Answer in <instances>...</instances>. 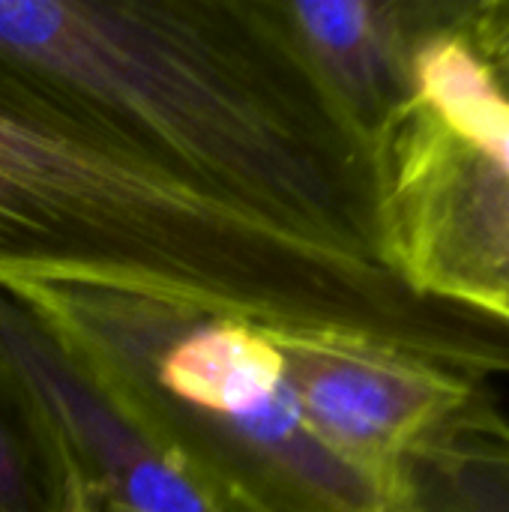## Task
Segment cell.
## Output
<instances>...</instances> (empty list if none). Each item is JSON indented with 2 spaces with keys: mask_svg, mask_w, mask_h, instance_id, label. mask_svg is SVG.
I'll return each mask as SVG.
<instances>
[{
  "mask_svg": "<svg viewBox=\"0 0 509 512\" xmlns=\"http://www.w3.org/2000/svg\"><path fill=\"white\" fill-rule=\"evenodd\" d=\"M27 282L138 291L509 378L507 330L216 198L0 60V285Z\"/></svg>",
  "mask_w": 509,
  "mask_h": 512,
  "instance_id": "1",
  "label": "cell"
},
{
  "mask_svg": "<svg viewBox=\"0 0 509 512\" xmlns=\"http://www.w3.org/2000/svg\"><path fill=\"white\" fill-rule=\"evenodd\" d=\"M0 60L216 198L387 267L375 156L273 0H0Z\"/></svg>",
  "mask_w": 509,
  "mask_h": 512,
  "instance_id": "2",
  "label": "cell"
},
{
  "mask_svg": "<svg viewBox=\"0 0 509 512\" xmlns=\"http://www.w3.org/2000/svg\"><path fill=\"white\" fill-rule=\"evenodd\" d=\"M117 393L219 512H426L414 477L366 471L306 420L276 330L66 282L6 285Z\"/></svg>",
  "mask_w": 509,
  "mask_h": 512,
  "instance_id": "3",
  "label": "cell"
},
{
  "mask_svg": "<svg viewBox=\"0 0 509 512\" xmlns=\"http://www.w3.org/2000/svg\"><path fill=\"white\" fill-rule=\"evenodd\" d=\"M450 21L375 153L384 264L420 297L509 333V90Z\"/></svg>",
  "mask_w": 509,
  "mask_h": 512,
  "instance_id": "4",
  "label": "cell"
},
{
  "mask_svg": "<svg viewBox=\"0 0 509 512\" xmlns=\"http://www.w3.org/2000/svg\"><path fill=\"white\" fill-rule=\"evenodd\" d=\"M276 342L306 420L381 477H414L426 453L462 438L489 405L483 384L396 348L330 333Z\"/></svg>",
  "mask_w": 509,
  "mask_h": 512,
  "instance_id": "5",
  "label": "cell"
},
{
  "mask_svg": "<svg viewBox=\"0 0 509 512\" xmlns=\"http://www.w3.org/2000/svg\"><path fill=\"white\" fill-rule=\"evenodd\" d=\"M0 366L51 423L93 512H219L117 393L6 285Z\"/></svg>",
  "mask_w": 509,
  "mask_h": 512,
  "instance_id": "6",
  "label": "cell"
},
{
  "mask_svg": "<svg viewBox=\"0 0 509 512\" xmlns=\"http://www.w3.org/2000/svg\"><path fill=\"white\" fill-rule=\"evenodd\" d=\"M300 60L348 129L378 153L414 96L423 39L453 0H273Z\"/></svg>",
  "mask_w": 509,
  "mask_h": 512,
  "instance_id": "7",
  "label": "cell"
},
{
  "mask_svg": "<svg viewBox=\"0 0 509 512\" xmlns=\"http://www.w3.org/2000/svg\"><path fill=\"white\" fill-rule=\"evenodd\" d=\"M0 512H90L87 492L27 390L0 366Z\"/></svg>",
  "mask_w": 509,
  "mask_h": 512,
  "instance_id": "8",
  "label": "cell"
},
{
  "mask_svg": "<svg viewBox=\"0 0 509 512\" xmlns=\"http://www.w3.org/2000/svg\"><path fill=\"white\" fill-rule=\"evenodd\" d=\"M426 512H509V456L462 435L414 465Z\"/></svg>",
  "mask_w": 509,
  "mask_h": 512,
  "instance_id": "9",
  "label": "cell"
},
{
  "mask_svg": "<svg viewBox=\"0 0 509 512\" xmlns=\"http://www.w3.org/2000/svg\"><path fill=\"white\" fill-rule=\"evenodd\" d=\"M468 435H474V438H480V441H486V444L504 450L509 456V414L498 411L495 405H489V408L474 420V426L468 429Z\"/></svg>",
  "mask_w": 509,
  "mask_h": 512,
  "instance_id": "10",
  "label": "cell"
},
{
  "mask_svg": "<svg viewBox=\"0 0 509 512\" xmlns=\"http://www.w3.org/2000/svg\"><path fill=\"white\" fill-rule=\"evenodd\" d=\"M492 54H495L498 69L509 78V3L504 6V12L498 15V21H495V30H492Z\"/></svg>",
  "mask_w": 509,
  "mask_h": 512,
  "instance_id": "11",
  "label": "cell"
}]
</instances>
